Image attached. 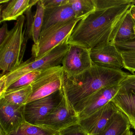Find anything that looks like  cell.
<instances>
[{
    "instance_id": "cell-1",
    "label": "cell",
    "mask_w": 135,
    "mask_h": 135,
    "mask_svg": "<svg viewBox=\"0 0 135 135\" xmlns=\"http://www.w3.org/2000/svg\"><path fill=\"white\" fill-rule=\"evenodd\" d=\"M131 6L130 0H128L118 6L96 8L76 24L68 39V44L90 50L110 43L115 29Z\"/></svg>"
},
{
    "instance_id": "cell-17",
    "label": "cell",
    "mask_w": 135,
    "mask_h": 135,
    "mask_svg": "<svg viewBox=\"0 0 135 135\" xmlns=\"http://www.w3.org/2000/svg\"><path fill=\"white\" fill-rule=\"evenodd\" d=\"M35 0H12L3 9L1 15V23L17 20L23 13L37 3Z\"/></svg>"
},
{
    "instance_id": "cell-34",
    "label": "cell",
    "mask_w": 135,
    "mask_h": 135,
    "mask_svg": "<svg viewBox=\"0 0 135 135\" xmlns=\"http://www.w3.org/2000/svg\"><path fill=\"white\" fill-rule=\"evenodd\" d=\"M131 5H135V0H130Z\"/></svg>"
},
{
    "instance_id": "cell-7",
    "label": "cell",
    "mask_w": 135,
    "mask_h": 135,
    "mask_svg": "<svg viewBox=\"0 0 135 135\" xmlns=\"http://www.w3.org/2000/svg\"><path fill=\"white\" fill-rule=\"evenodd\" d=\"M78 114L64 97L58 106L44 119L38 122L39 126L58 132L61 129L78 123Z\"/></svg>"
},
{
    "instance_id": "cell-14",
    "label": "cell",
    "mask_w": 135,
    "mask_h": 135,
    "mask_svg": "<svg viewBox=\"0 0 135 135\" xmlns=\"http://www.w3.org/2000/svg\"><path fill=\"white\" fill-rule=\"evenodd\" d=\"M112 101L128 118L131 126L135 127V90L121 88Z\"/></svg>"
},
{
    "instance_id": "cell-27",
    "label": "cell",
    "mask_w": 135,
    "mask_h": 135,
    "mask_svg": "<svg viewBox=\"0 0 135 135\" xmlns=\"http://www.w3.org/2000/svg\"><path fill=\"white\" fill-rule=\"evenodd\" d=\"M121 88L126 90H135V74H128L119 84Z\"/></svg>"
},
{
    "instance_id": "cell-28",
    "label": "cell",
    "mask_w": 135,
    "mask_h": 135,
    "mask_svg": "<svg viewBox=\"0 0 135 135\" xmlns=\"http://www.w3.org/2000/svg\"><path fill=\"white\" fill-rule=\"evenodd\" d=\"M45 8L56 7L68 4L69 0H42Z\"/></svg>"
},
{
    "instance_id": "cell-29",
    "label": "cell",
    "mask_w": 135,
    "mask_h": 135,
    "mask_svg": "<svg viewBox=\"0 0 135 135\" xmlns=\"http://www.w3.org/2000/svg\"><path fill=\"white\" fill-rule=\"evenodd\" d=\"M7 24L4 23L2 27L0 29V44H2L7 37L8 33Z\"/></svg>"
},
{
    "instance_id": "cell-20",
    "label": "cell",
    "mask_w": 135,
    "mask_h": 135,
    "mask_svg": "<svg viewBox=\"0 0 135 135\" xmlns=\"http://www.w3.org/2000/svg\"><path fill=\"white\" fill-rule=\"evenodd\" d=\"M76 18L83 19L96 10L95 0H69Z\"/></svg>"
},
{
    "instance_id": "cell-25",
    "label": "cell",
    "mask_w": 135,
    "mask_h": 135,
    "mask_svg": "<svg viewBox=\"0 0 135 135\" xmlns=\"http://www.w3.org/2000/svg\"><path fill=\"white\" fill-rule=\"evenodd\" d=\"M123 58L124 68L131 72H135V52H121Z\"/></svg>"
},
{
    "instance_id": "cell-26",
    "label": "cell",
    "mask_w": 135,
    "mask_h": 135,
    "mask_svg": "<svg viewBox=\"0 0 135 135\" xmlns=\"http://www.w3.org/2000/svg\"><path fill=\"white\" fill-rule=\"evenodd\" d=\"M114 45L120 53L124 52H135V38L128 41L116 43Z\"/></svg>"
},
{
    "instance_id": "cell-33",
    "label": "cell",
    "mask_w": 135,
    "mask_h": 135,
    "mask_svg": "<svg viewBox=\"0 0 135 135\" xmlns=\"http://www.w3.org/2000/svg\"><path fill=\"white\" fill-rule=\"evenodd\" d=\"M10 0H1L0 1V3H9L10 2Z\"/></svg>"
},
{
    "instance_id": "cell-15",
    "label": "cell",
    "mask_w": 135,
    "mask_h": 135,
    "mask_svg": "<svg viewBox=\"0 0 135 135\" xmlns=\"http://www.w3.org/2000/svg\"><path fill=\"white\" fill-rule=\"evenodd\" d=\"M76 18L69 4L56 7L45 8L42 31L52 26Z\"/></svg>"
},
{
    "instance_id": "cell-11",
    "label": "cell",
    "mask_w": 135,
    "mask_h": 135,
    "mask_svg": "<svg viewBox=\"0 0 135 135\" xmlns=\"http://www.w3.org/2000/svg\"><path fill=\"white\" fill-rule=\"evenodd\" d=\"M25 105L11 104L0 98V135H8L26 122Z\"/></svg>"
},
{
    "instance_id": "cell-18",
    "label": "cell",
    "mask_w": 135,
    "mask_h": 135,
    "mask_svg": "<svg viewBox=\"0 0 135 135\" xmlns=\"http://www.w3.org/2000/svg\"><path fill=\"white\" fill-rule=\"evenodd\" d=\"M131 126L127 117L118 110L111 117L102 131L95 135H122Z\"/></svg>"
},
{
    "instance_id": "cell-10",
    "label": "cell",
    "mask_w": 135,
    "mask_h": 135,
    "mask_svg": "<svg viewBox=\"0 0 135 135\" xmlns=\"http://www.w3.org/2000/svg\"><path fill=\"white\" fill-rule=\"evenodd\" d=\"M61 64L67 75L73 76L81 74L93 65L90 50L76 45H69V49Z\"/></svg>"
},
{
    "instance_id": "cell-22",
    "label": "cell",
    "mask_w": 135,
    "mask_h": 135,
    "mask_svg": "<svg viewBox=\"0 0 135 135\" xmlns=\"http://www.w3.org/2000/svg\"><path fill=\"white\" fill-rule=\"evenodd\" d=\"M57 132L26 122L23 123L18 130L8 135H57Z\"/></svg>"
},
{
    "instance_id": "cell-2",
    "label": "cell",
    "mask_w": 135,
    "mask_h": 135,
    "mask_svg": "<svg viewBox=\"0 0 135 135\" xmlns=\"http://www.w3.org/2000/svg\"><path fill=\"white\" fill-rule=\"evenodd\" d=\"M128 74L122 70L92 67L79 75L62 77V89L70 105L74 107L102 88L119 84Z\"/></svg>"
},
{
    "instance_id": "cell-30",
    "label": "cell",
    "mask_w": 135,
    "mask_h": 135,
    "mask_svg": "<svg viewBox=\"0 0 135 135\" xmlns=\"http://www.w3.org/2000/svg\"><path fill=\"white\" fill-rule=\"evenodd\" d=\"M6 90V79L5 75H1L0 79V98L5 93Z\"/></svg>"
},
{
    "instance_id": "cell-5",
    "label": "cell",
    "mask_w": 135,
    "mask_h": 135,
    "mask_svg": "<svg viewBox=\"0 0 135 135\" xmlns=\"http://www.w3.org/2000/svg\"><path fill=\"white\" fill-rule=\"evenodd\" d=\"M80 19L56 24L41 32L37 45L32 48V57L37 58L45 55L68 39Z\"/></svg>"
},
{
    "instance_id": "cell-16",
    "label": "cell",
    "mask_w": 135,
    "mask_h": 135,
    "mask_svg": "<svg viewBox=\"0 0 135 135\" xmlns=\"http://www.w3.org/2000/svg\"><path fill=\"white\" fill-rule=\"evenodd\" d=\"M135 38V21L129 12H126L112 36L110 43L124 42Z\"/></svg>"
},
{
    "instance_id": "cell-4",
    "label": "cell",
    "mask_w": 135,
    "mask_h": 135,
    "mask_svg": "<svg viewBox=\"0 0 135 135\" xmlns=\"http://www.w3.org/2000/svg\"><path fill=\"white\" fill-rule=\"evenodd\" d=\"M68 39L45 55L37 58L31 57L12 71L5 74L6 89L18 79L27 73L37 70L42 71L60 65L69 49V45L67 42Z\"/></svg>"
},
{
    "instance_id": "cell-9",
    "label": "cell",
    "mask_w": 135,
    "mask_h": 135,
    "mask_svg": "<svg viewBox=\"0 0 135 135\" xmlns=\"http://www.w3.org/2000/svg\"><path fill=\"white\" fill-rule=\"evenodd\" d=\"M120 88L119 84L102 88L76 105L74 109L79 120L93 114L112 100Z\"/></svg>"
},
{
    "instance_id": "cell-19",
    "label": "cell",
    "mask_w": 135,
    "mask_h": 135,
    "mask_svg": "<svg viewBox=\"0 0 135 135\" xmlns=\"http://www.w3.org/2000/svg\"><path fill=\"white\" fill-rule=\"evenodd\" d=\"M45 11L43 1L39 0L30 31V38L33 41L34 45H37L39 40L43 25Z\"/></svg>"
},
{
    "instance_id": "cell-24",
    "label": "cell",
    "mask_w": 135,
    "mask_h": 135,
    "mask_svg": "<svg viewBox=\"0 0 135 135\" xmlns=\"http://www.w3.org/2000/svg\"><path fill=\"white\" fill-rule=\"evenodd\" d=\"M57 135H88L83 128L78 123L61 129Z\"/></svg>"
},
{
    "instance_id": "cell-23",
    "label": "cell",
    "mask_w": 135,
    "mask_h": 135,
    "mask_svg": "<svg viewBox=\"0 0 135 135\" xmlns=\"http://www.w3.org/2000/svg\"><path fill=\"white\" fill-rule=\"evenodd\" d=\"M41 73V71L37 70L32 71L23 75L9 86L6 89L4 94L19 90L31 85L39 77Z\"/></svg>"
},
{
    "instance_id": "cell-21",
    "label": "cell",
    "mask_w": 135,
    "mask_h": 135,
    "mask_svg": "<svg viewBox=\"0 0 135 135\" xmlns=\"http://www.w3.org/2000/svg\"><path fill=\"white\" fill-rule=\"evenodd\" d=\"M32 93L31 85L14 91L4 94L1 97L11 104L25 105Z\"/></svg>"
},
{
    "instance_id": "cell-6",
    "label": "cell",
    "mask_w": 135,
    "mask_h": 135,
    "mask_svg": "<svg viewBox=\"0 0 135 135\" xmlns=\"http://www.w3.org/2000/svg\"><path fill=\"white\" fill-rule=\"evenodd\" d=\"M64 73L61 65L41 71L39 77L31 84L32 93L27 103L50 95L62 88Z\"/></svg>"
},
{
    "instance_id": "cell-3",
    "label": "cell",
    "mask_w": 135,
    "mask_h": 135,
    "mask_svg": "<svg viewBox=\"0 0 135 135\" xmlns=\"http://www.w3.org/2000/svg\"><path fill=\"white\" fill-rule=\"evenodd\" d=\"M25 17H19L14 27L8 31L5 39L0 44V69L4 75L12 71L22 64L27 43L30 38L25 36L23 30Z\"/></svg>"
},
{
    "instance_id": "cell-13",
    "label": "cell",
    "mask_w": 135,
    "mask_h": 135,
    "mask_svg": "<svg viewBox=\"0 0 135 135\" xmlns=\"http://www.w3.org/2000/svg\"><path fill=\"white\" fill-rule=\"evenodd\" d=\"M118 110L114 103L110 101L90 116L79 120V123L88 135H97Z\"/></svg>"
},
{
    "instance_id": "cell-35",
    "label": "cell",
    "mask_w": 135,
    "mask_h": 135,
    "mask_svg": "<svg viewBox=\"0 0 135 135\" xmlns=\"http://www.w3.org/2000/svg\"><path fill=\"white\" fill-rule=\"evenodd\" d=\"M133 128L134 129H135V128Z\"/></svg>"
},
{
    "instance_id": "cell-31",
    "label": "cell",
    "mask_w": 135,
    "mask_h": 135,
    "mask_svg": "<svg viewBox=\"0 0 135 135\" xmlns=\"http://www.w3.org/2000/svg\"><path fill=\"white\" fill-rule=\"evenodd\" d=\"M129 12L135 21V5H131L129 9Z\"/></svg>"
},
{
    "instance_id": "cell-12",
    "label": "cell",
    "mask_w": 135,
    "mask_h": 135,
    "mask_svg": "<svg viewBox=\"0 0 135 135\" xmlns=\"http://www.w3.org/2000/svg\"><path fill=\"white\" fill-rule=\"evenodd\" d=\"M92 64L101 68L122 70L124 68L123 58L115 45L107 43L90 50Z\"/></svg>"
},
{
    "instance_id": "cell-8",
    "label": "cell",
    "mask_w": 135,
    "mask_h": 135,
    "mask_svg": "<svg viewBox=\"0 0 135 135\" xmlns=\"http://www.w3.org/2000/svg\"><path fill=\"white\" fill-rule=\"evenodd\" d=\"M64 97L61 88L50 95L26 103L24 108L25 120L36 125L58 106Z\"/></svg>"
},
{
    "instance_id": "cell-32",
    "label": "cell",
    "mask_w": 135,
    "mask_h": 135,
    "mask_svg": "<svg viewBox=\"0 0 135 135\" xmlns=\"http://www.w3.org/2000/svg\"><path fill=\"white\" fill-rule=\"evenodd\" d=\"M133 132L130 130V129H127L122 135H133Z\"/></svg>"
}]
</instances>
